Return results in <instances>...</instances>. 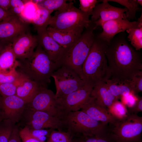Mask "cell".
I'll use <instances>...</instances> for the list:
<instances>
[{
	"instance_id": "cell-23",
	"label": "cell",
	"mask_w": 142,
	"mask_h": 142,
	"mask_svg": "<svg viewBox=\"0 0 142 142\" xmlns=\"http://www.w3.org/2000/svg\"><path fill=\"white\" fill-rule=\"evenodd\" d=\"M46 31L48 34L63 48L72 44L80 36L72 33L61 32L49 26L47 27Z\"/></svg>"
},
{
	"instance_id": "cell-2",
	"label": "cell",
	"mask_w": 142,
	"mask_h": 142,
	"mask_svg": "<svg viewBox=\"0 0 142 142\" xmlns=\"http://www.w3.org/2000/svg\"><path fill=\"white\" fill-rule=\"evenodd\" d=\"M108 43L98 35L94 40L82 67L80 77L85 85L92 88L106 83L111 77L105 55Z\"/></svg>"
},
{
	"instance_id": "cell-24",
	"label": "cell",
	"mask_w": 142,
	"mask_h": 142,
	"mask_svg": "<svg viewBox=\"0 0 142 142\" xmlns=\"http://www.w3.org/2000/svg\"><path fill=\"white\" fill-rule=\"evenodd\" d=\"M38 6L39 8L36 11L31 23L37 31L47 28L52 13L46 9Z\"/></svg>"
},
{
	"instance_id": "cell-10",
	"label": "cell",
	"mask_w": 142,
	"mask_h": 142,
	"mask_svg": "<svg viewBox=\"0 0 142 142\" xmlns=\"http://www.w3.org/2000/svg\"><path fill=\"white\" fill-rule=\"evenodd\" d=\"M26 126L29 129L50 128L62 130L64 128L62 120L46 112L31 109L26 107L22 116Z\"/></svg>"
},
{
	"instance_id": "cell-31",
	"label": "cell",
	"mask_w": 142,
	"mask_h": 142,
	"mask_svg": "<svg viewBox=\"0 0 142 142\" xmlns=\"http://www.w3.org/2000/svg\"><path fill=\"white\" fill-rule=\"evenodd\" d=\"M108 109L114 117L119 120L125 117L128 114L126 107L118 100L114 102Z\"/></svg>"
},
{
	"instance_id": "cell-4",
	"label": "cell",
	"mask_w": 142,
	"mask_h": 142,
	"mask_svg": "<svg viewBox=\"0 0 142 142\" xmlns=\"http://www.w3.org/2000/svg\"><path fill=\"white\" fill-rule=\"evenodd\" d=\"M95 29L94 23L91 22L78 39L68 46L63 48L55 62L58 68L64 65L71 68L80 77L82 67L94 41L93 33Z\"/></svg>"
},
{
	"instance_id": "cell-29",
	"label": "cell",
	"mask_w": 142,
	"mask_h": 142,
	"mask_svg": "<svg viewBox=\"0 0 142 142\" xmlns=\"http://www.w3.org/2000/svg\"><path fill=\"white\" fill-rule=\"evenodd\" d=\"M15 126L10 120L4 119L0 123V142H8Z\"/></svg>"
},
{
	"instance_id": "cell-1",
	"label": "cell",
	"mask_w": 142,
	"mask_h": 142,
	"mask_svg": "<svg viewBox=\"0 0 142 142\" xmlns=\"http://www.w3.org/2000/svg\"><path fill=\"white\" fill-rule=\"evenodd\" d=\"M128 41L126 33L123 32L108 43L105 55L111 78L130 80L142 72L141 54Z\"/></svg>"
},
{
	"instance_id": "cell-39",
	"label": "cell",
	"mask_w": 142,
	"mask_h": 142,
	"mask_svg": "<svg viewBox=\"0 0 142 142\" xmlns=\"http://www.w3.org/2000/svg\"><path fill=\"white\" fill-rule=\"evenodd\" d=\"M30 133L33 136L38 140L42 142L46 139L47 136L49 138L52 130H48L44 129H29Z\"/></svg>"
},
{
	"instance_id": "cell-30",
	"label": "cell",
	"mask_w": 142,
	"mask_h": 142,
	"mask_svg": "<svg viewBox=\"0 0 142 142\" xmlns=\"http://www.w3.org/2000/svg\"><path fill=\"white\" fill-rule=\"evenodd\" d=\"M25 78L23 76L14 82L0 84V95L8 96L16 95L18 87Z\"/></svg>"
},
{
	"instance_id": "cell-14",
	"label": "cell",
	"mask_w": 142,
	"mask_h": 142,
	"mask_svg": "<svg viewBox=\"0 0 142 142\" xmlns=\"http://www.w3.org/2000/svg\"><path fill=\"white\" fill-rule=\"evenodd\" d=\"M38 44L37 36H33L28 32L19 35L12 42V49L17 59H25L31 56Z\"/></svg>"
},
{
	"instance_id": "cell-21",
	"label": "cell",
	"mask_w": 142,
	"mask_h": 142,
	"mask_svg": "<svg viewBox=\"0 0 142 142\" xmlns=\"http://www.w3.org/2000/svg\"><path fill=\"white\" fill-rule=\"evenodd\" d=\"M43 87L36 82L25 77L18 87L16 95L28 104L32 100Z\"/></svg>"
},
{
	"instance_id": "cell-22",
	"label": "cell",
	"mask_w": 142,
	"mask_h": 142,
	"mask_svg": "<svg viewBox=\"0 0 142 142\" xmlns=\"http://www.w3.org/2000/svg\"><path fill=\"white\" fill-rule=\"evenodd\" d=\"M130 80L110 78L106 83L113 95L118 99L128 94H134Z\"/></svg>"
},
{
	"instance_id": "cell-7",
	"label": "cell",
	"mask_w": 142,
	"mask_h": 142,
	"mask_svg": "<svg viewBox=\"0 0 142 142\" xmlns=\"http://www.w3.org/2000/svg\"><path fill=\"white\" fill-rule=\"evenodd\" d=\"M110 134L115 142H142V117L128 113L115 125L110 124Z\"/></svg>"
},
{
	"instance_id": "cell-9",
	"label": "cell",
	"mask_w": 142,
	"mask_h": 142,
	"mask_svg": "<svg viewBox=\"0 0 142 142\" xmlns=\"http://www.w3.org/2000/svg\"><path fill=\"white\" fill-rule=\"evenodd\" d=\"M56 88V97L59 98L83 87L85 85L79 75L65 66L58 68L52 75Z\"/></svg>"
},
{
	"instance_id": "cell-19",
	"label": "cell",
	"mask_w": 142,
	"mask_h": 142,
	"mask_svg": "<svg viewBox=\"0 0 142 142\" xmlns=\"http://www.w3.org/2000/svg\"><path fill=\"white\" fill-rule=\"evenodd\" d=\"M90 96L97 104L108 109L114 102L118 100L112 94L106 83L94 86L91 91Z\"/></svg>"
},
{
	"instance_id": "cell-45",
	"label": "cell",
	"mask_w": 142,
	"mask_h": 142,
	"mask_svg": "<svg viewBox=\"0 0 142 142\" xmlns=\"http://www.w3.org/2000/svg\"><path fill=\"white\" fill-rule=\"evenodd\" d=\"M6 44H3L0 43V53H1V51H2L3 47Z\"/></svg>"
},
{
	"instance_id": "cell-34",
	"label": "cell",
	"mask_w": 142,
	"mask_h": 142,
	"mask_svg": "<svg viewBox=\"0 0 142 142\" xmlns=\"http://www.w3.org/2000/svg\"><path fill=\"white\" fill-rule=\"evenodd\" d=\"M79 9L83 12L90 16L96 5L99 2L97 0H79Z\"/></svg>"
},
{
	"instance_id": "cell-27",
	"label": "cell",
	"mask_w": 142,
	"mask_h": 142,
	"mask_svg": "<svg viewBox=\"0 0 142 142\" xmlns=\"http://www.w3.org/2000/svg\"><path fill=\"white\" fill-rule=\"evenodd\" d=\"M38 8V4L33 0H24V8L19 18L27 23H31L35 14Z\"/></svg>"
},
{
	"instance_id": "cell-6",
	"label": "cell",
	"mask_w": 142,
	"mask_h": 142,
	"mask_svg": "<svg viewBox=\"0 0 142 142\" xmlns=\"http://www.w3.org/2000/svg\"><path fill=\"white\" fill-rule=\"evenodd\" d=\"M89 16L73 6L66 11L55 12L51 16L48 26L59 31L80 36L90 24Z\"/></svg>"
},
{
	"instance_id": "cell-40",
	"label": "cell",
	"mask_w": 142,
	"mask_h": 142,
	"mask_svg": "<svg viewBox=\"0 0 142 142\" xmlns=\"http://www.w3.org/2000/svg\"><path fill=\"white\" fill-rule=\"evenodd\" d=\"M138 96L133 93H130L122 96L120 98L121 102L128 108L133 106L135 103Z\"/></svg>"
},
{
	"instance_id": "cell-37",
	"label": "cell",
	"mask_w": 142,
	"mask_h": 142,
	"mask_svg": "<svg viewBox=\"0 0 142 142\" xmlns=\"http://www.w3.org/2000/svg\"><path fill=\"white\" fill-rule=\"evenodd\" d=\"M82 139L83 142H115L110 133L102 135L86 137Z\"/></svg>"
},
{
	"instance_id": "cell-28",
	"label": "cell",
	"mask_w": 142,
	"mask_h": 142,
	"mask_svg": "<svg viewBox=\"0 0 142 142\" xmlns=\"http://www.w3.org/2000/svg\"><path fill=\"white\" fill-rule=\"evenodd\" d=\"M128 33L127 38L131 45L137 51L142 48V27L130 28L126 31Z\"/></svg>"
},
{
	"instance_id": "cell-36",
	"label": "cell",
	"mask_w": 142,
	"mask_h": 142,
	"mask_svg": "<svg viewBox=\"0 0 142 142\" xmlns=\"http://www.w3.org/2000/svg\"><path fill=\"white\" fill-rule=\"evenodd\" d=\"M134 94H137L142 91V72L135 76L130 80Z\"/></svg>"
},
{
	"instance_id": "cell-20",
	"label": "cell",
	"mask_w": 142,
	"mask_h": 142,
	"mask_svg": "<svg viewBox=\"0 0 142 142\" xmlns=\"http://www.w3.org/2000/svg\"><path fill=\"white\" fill-rule=\"evenodd\" d=\"M17 64L12 43L6 44L0 53V73H8L16 69Z\"/></svg>"
},
{
	"instance_id": "cell-5",
	"label": "cell",
	"mask_w": 142,
	"mask_h": 142,
	"mask_svg": "<svg viewBox=\"0 0 142 142\" xmlns=\"http://www.w3.org/2000/svg\"><path fill=\"white\" fill-rule=\"evenodd\" d=\"M63 121L64 127L72 136L86 137L101 136L109 133L108 124L97 121L80 110L68 112Z\"/></svg>"
},
{
	"instance_id": "cell-13",
	"label": "cell",
	"mask_w": 142,
	"mask_h": 142,
	"mask_svg": "<svg viewBox=\"0 0 142 142\" xmlns=\"http://www.w3.org/2000/svg\"><path fill=\"white\" fill-rule=\"evenodd\" d=\"M99 1L102 2L96 5L90 19L91 22L94 24L96 28L107 21L126 17L125 12L127 11L126 8L114 6L110 4L106 0H99Z\"/></svg>"
},
{
	"instance_id": "cell-43",
	"label": "cell",
	"mask_w": 142,
	"mask_h": 142,
	"mask_svg": "<svg viewBox=\"0 0 142 142\" xmlns=\"http://www.w3.org/2000/svg\"><path fill=\"white\" fill-rule=\"evenodd\" d=\"M13 15L10 11H6L0 7V22Z\"/></svg>"
},
{
	"instance_id": "cell-33",
	"label": "cell",
	"mask_w": 142,
	"mask_h": 142,
	"mask_svg": "<svg viewBox=\"0 0 142 142\" xmlns=\"http://www.w3.org/2000/svg\"><path fill=\"white\" fill-rule=\"evenodd\" d=\"M23 76L17 72L16 69L8 73H0V84L14 82Z\"/></svg>"
},
{
	"instance_id": "cell-26",
	"label": "cell",
	"mask_w": 142,
	"mask_h": 142,
	"mask_svg": "<svg viewBox=\"0 0 142 142\" xmlns=\"http://www.w3.org/2000/svg\"><path fill=\"white\" fill-rule=\"evenodd\" d=\"M109 2L117 3L125 6L127 9L125 12L126 18L129 21L136 18V14L137 11L140 9L139 4L136 0H106Z\"/></svg>"
},
{
	"instance_id": "cell-49",
	"label": "cell",
	"mask_w": 142,
	"mask_h": 142,
	"mask_svg": "<svg viewBox=\"0 0 142 142\" xmlns=\"http://www.w3.org/2000/svg\"><path fill=\"white\" fill-rule=\"evenodd\" d=\"M47 142H53L48 139Z\"/></svg>"
},
{
	"instance_id": "cell-38",
	"label": "cell",
	"mask_w": 142,
	"mask_h": 142,
	"mask_svg": "<svg viewBox=\"0 0 142 142\" xmlns=\"http://www.w3.org/2000/svg\"><path fill=\"white\" fill-rule=\"evenodd\" d=\"M19 133L22 142H44L40 141L33 137L29 129L26 126L19 130Z\"/></svg>"
},
{
	"instance_id": "cell-18",
	"label": "cell",
	"mask_w": 142,
	"mask_h": 142,
	"mask_svg": "<svg viewBox=\"0 0 142 142\" xmlns=\"http://www.w3.org/2000/svg\"><path fill=\"white\" fill-rule=\"evenodd\" d=\"M46 29L37 30L38 44L41 47L50 59L55 63L63 47L48 34Z\"/></svg>"
},
{
	"instance_id": "cell-16",
	"label": "cell",
	"mask_w": 142,
	"mask_h": 142,
	"mask_svg": "<svg viewBox=\"0 0 142 142\" xmlns=\"http://www.w3.org/2000/svg\"><path fill=\"white\" fill-rule=\"evenodd\" d=\"M92 89L85 85L80 89L58 98L67 113L78 111L90 97Z\"/></svg>"
},
{
	"instance_id": "cell-15",
	"label": "cell",
	"mask_w": 142,
	"mask_h": 142,
	"mask_svg": "<svg viewBox=\"0 0 142 142\" xmlns=\"http://www.w3.org/2000/svg\"><path fill=\"white\" fill-rule=\"evenodd\" d=\"M100 26L103 31L98 35L108 43L119 33L125 32L130 28H140L137 21H130L126 17L107 21L102 24Z\"/></svg>"
},
{
	"instance_id": "cell-25",
	"label": "cell",
	"mask_w": 142,
	"mask_h": 142,
	"mask_svg": "<svg viewBox=\"0 0 142 142\" xmlns=\"http://www.w3.org/2000/svg\"><path fill=\"white\" fill-rule=\"evenodd\" d=\"M66 0H44L38 4L52 12L54 11L58 12L65 11L74 5L72 2L67 3Z\"/></svg>"
},
{
	"instance_id": "cell-11",
	"label": "cell",
	"mask_w": 142,
	"mask_h": 142,
	"mask_svg": "<svg viewBox=\"0 0 142 142\" xmlns=\"http://www.w3.org/2000/svg\"><path fill=\"white\" fill-rule=\"evenodd\" d=\"M27 103L16 95H0V108L3 119H8L15 124L21 120Z\"/></svg>"
},
{
	"instance_id": "cell-12",
	"label": "cell",
	"mask_w": 142,
	"mask_h": 142,
	"mask_svg": "<svg viewBox=\"0 0 142 142\" xmlns=\"http://www.w3.org/2000/svg\"><path fill=\"white\" fill-rule=\"evenodd\" d=\"M27 23L16 15L12 16L0 22V43H12L17 37L28 32Z\"/></svg>"
},
{
	"instance_id": "cell-42",
	"label": "cell",
	"mask_w": 142,
	"mask_h": 142,
	"mask_svg": "<svg viewBox=\"0 0 142 142\" xmlns=\"http://www.w3.org/2000/svg\"><path fill=\"white\" fill-rule=\"evenodd\" d=\"M19 131L18 128L15 126L8 142H22L19 135Z\"/></svg>"
},
{
	"instance_id": "cell-17",
	"label": "cell",
	"mask_w": 142,
	"mask_h": 142,
	"mask_svg": "<svg viewBox=\"0 0 142 142\" xmlns=\"http://www.w3.org/2000/svg\"><path fill=\"white\" fill-rule=\"evenodd\" d=\"M80 109L93 119L106 124L114 125L120 120L114 117L108 108L97 104L91 96Z\"/></svg>"
},
{
	"instance_id": "cell-41",
	"label": "cell",
	"mask_w": 142,
	"mask_h": 142,
	"mask_svg": "<svg viewBox=\"0 0 142 142\" xmlns=\"http://www.w3.org/2000/svg\"><path fill=\"white\" fill-rule=\"evenodd\" d=\"M128 113L137 114L142 111V97L138 96L135 103L131 107L128 108Z\"/></svg>"
},
{
	"instance_id": "cell-8",
	"label": "cell",
	"mask_w": 142,
	"mask_h": 142,
	"mask_svg": "<svg viewBox=\"0 0 142 142\" xmlns=\"http://www.w3.org/2000/svg\"><path fill=\"white\" fill-rule=\"evenodd\" d=\"M26 107L46 112L62 120L67 113L55 94L46 87L40 88Z\"/></svg>"
},
{
	"instance_id": "cell-32",
	"label": "cell",
	"mask_w": 142,
	"mask_h": 142,
	"mask_svg": "<svg viewBox=\"0 0 142 142\" xmlns=\"http://www.w3.org/2000/svg\"><path fill=\"white\" fill-rule=\"evenodd\" d=\"M72 136L68 132L62 130H52L49 139L53 142H73Z\"/></svg>"
},
{
	"instance_id": "cell-47",
	"label": "cell",
	"mask_w": 142,
	"mask_h": 142,
	"mask_svg": "<svg viewBox=\"0 0 142 142\" xmlns=\"http://www.w3.org/2000/svg\"><path fill=\"white\" fill-rule=\"evenodd\" d=\"M3 120L1 114V112L0 108V123L1 121Z\"/></svg>"
},
{
	"instance_id": "cell-46",
	"label": "cell",
	"mask_w": 142,
	"mask_h": 142,
	"mask_svg": "<svg viewBox=\"0 0 142 142\" xmlns=\"http://www.w3.org/2000/svg\"><path fill=\"white\" fill-rule=\"evenodd\" d=\"M137 2L139 5H140L141 6H142V0H137Z\"/></svg>"
},
{
	"instance_id": "cell-35",
	"label": "cell",
	"mask_w": 142,
	"mask_h": 142,
	"mask_svg": "<svg viewBox=\"0 0 142 142\" xmlns=\"http://www.w3.org/2000/svg\"><path fill=\"white\" fill-rule=\"evenodd\" d=\"M10 11L14 15L19 17L24 8V0H10Z\"/></svg>"
},
{
	"instance_id": "cell-48",
	"label": "cell",
	"mask_w": 142,
	"mask_h": 142,
	"mask_svg": "<svg viewBox=\"0 0 142 142\" xmlns=\"http://www.w3.org/2000/svg\"><path fill=\"white\" fill-rule=\"evenodd\" d=\"M78 142H83V140L82 138Z\"/></svg>"
},
{
	"instance_id": "cell-3",
	"label": "cell",
	"mask_w": 142,
	"mask_h": 142,
	"mask_svg": "<svg viewBox=\"0 0 142 142\" xmlns=\"http://www.w3.org/2000/svg\"><path fill=\"white\" fill-rule=\"evenodd\" d=\"M17 60L16 71L43 87H47L51 82L52 74L58 68L55 63L50 59L38 44L31 56Z\"/></svg>"
},
{
	"instance_id": "cell-44",
	"label": "cell",
	"mask_w": 142,
	"mask_h": 142,
	"mask_svg": "<svg viewBox=\"0 0 142 142\" xmlns=\"http://www.w3.org/2000/svg\"><path fill=\"white\" fill-rule=\"evenodd\" d=\"M10 0H0V7L6 11H10Z\"/></svg>"
}]
</instances>
